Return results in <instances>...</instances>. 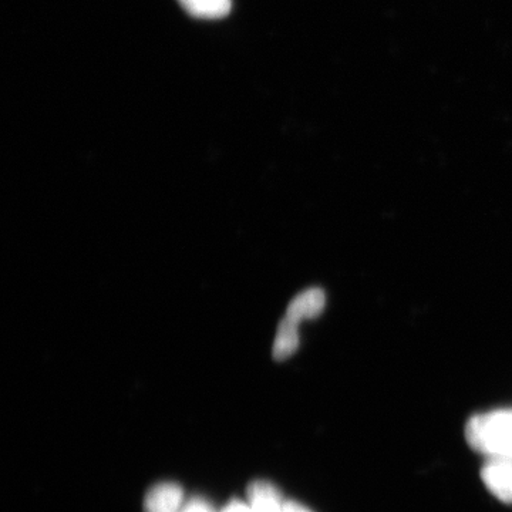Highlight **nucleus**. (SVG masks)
I'll return each mask as SVG.
<instances>
[{
  "mask_svg": "<svg viewBox=\"0 0 512 512\" xmlns=\"http://www.w3.org/2000/svg\"><path fill=\"white\" fill-rule=\"evenodd\" d=\"M466 437L478 453L512 458V409L477 414L467 423Z\"/></svg>",
  "mask_w": 512,
  "mask_h": 512,
  "instance_id": "obj_1",
  "label": "nucleus"
},
{
  "mask_svg": "<svg viewBox=\"0 0 512 512\" xmlns=\"http://www.w3.org/2000/svg\"><path fill=\"white\" fill-rule=\"evenodd\" d=\"M485 487L503 503H512V458L490 457L481 470Z\"/></svg>",
  "mask_w": 512,
  "mask_h": 512,
  "instance_id": "obj_2",
  "label": "nucleus"
},
{
  "mask_svg": "<svg viewBox=\"0 0 512 512\" xmlns=\"http://www.w3.org/2000/svg\"><path fill=\"white\" fill-rule=\"evenodd\" d=\"M183 507V488L174 483L157 484L148 491L144 501L146 512H181Z\"/></svg>",
  "mask_w": 512,
  "mask_h": 512,
  "instance_id": "obj_3",
  "label": "nucleus"
},
{
  "mask_svg": "<svg viewBox=\"0 0 512 512\" xmlns=\"http://www.w3.org/2000/svg\"><path fill=\"white\" fill-rule=\"evenodd\" d=\"M325 305L326 295L322 289H306V291L299 293L298 296L292 299L285 316L293 322L301 323L305 319L318 318L325 309Z\"/></svg>",
  "mask_w": 512,
  "mask_h": 512,
  "instance_id": "obj_4",
  "label": "nucleus"
},
{
  "mask_svg": "<svg viewBox=\"0 0 512 512\" xmlns=\"http://www.w3.org/2000/svg\"><path fill=\"white\" fill-rule=\"evenodd\" d=\"M248 504L252 512H284L285 507L278 488L268 481H255L249 485Z\"/></svg>",
  "mask_w": 512,
  "mask_h": 512,
  "instance_id": "obj_5",
  "label": "nucleus"
},
{
  "mask_svg": "<svg viewBox=\"0 0 512 512\" xmlns=\"http://www.w3.org/2000/svg\"><path fill=\"white\" fill-rule=\"evenodd\" d=\"M299 323L293 322L289 318L281 320L276 332L274 348H272V356L278 362H284L289 359L299 348Z\"/></svg>",
  "mask_w": 512,
  "mask_h": 512,
  "instance_id": "obj_6",
  "label": "nucleus"
},
{
  "mask_svg": "<svg viewBox=\"0 0 512 512\" xmlns=\"http://www.w3.org/2000/svg\"><path fill=\"white\" fill-rule=\"evenodd\" d=\"M191 16L198 19H221L231 10L232 0H178Z\"/></svg>",
  "mask_w": 512,
  "mask_h": 512,
  "instance_id": "obj_7",
  "label": "nucleus"
},
{
  "mask_svg": "<svg viewBox=\"0 0 512 512\" xmlns=\"http://www.w3.org/2000/svg\"><path fill=\"white\" fill-rule=\"evenodd\" d=\"M181 512H217L205 498L194 497L184 504Z\"/></svg>",
  "mask_w": 512,
  "mask_h": 512,
  "instance_id": "obj_8",
  "label": "nucleus"
},
{
  "mask_svg": "<svg viewBox=\"0 0 512 512\" xmlns=\"http://www.w3.org/2000/svg\"><path fill=\"white\" fill-rule=\"evenodd\" d=\"M222 512H252L249 504L242 503V501L234 500L222 510Z\"/></svg>",
  "mask_w": 512,
  "mask_h": 512,
  "instance_id": "obj_9",
  "label": "nucleus"
},
{
  "mask_svg": "<svg viewBox=\"0 0 512 512\" xmlns=\"http://www.w3.org/2000/svg\"><path fill=\"white\" fill-rule=\"evenodd\" d=\"M284 512H312L305 505L296 503V501H286Z\"/></svg>",
  "mask_w": 512,
  "mask_h": 512,
  "instance_id": "obj_10",
  "label": "nucleus"
}]
</instances>
